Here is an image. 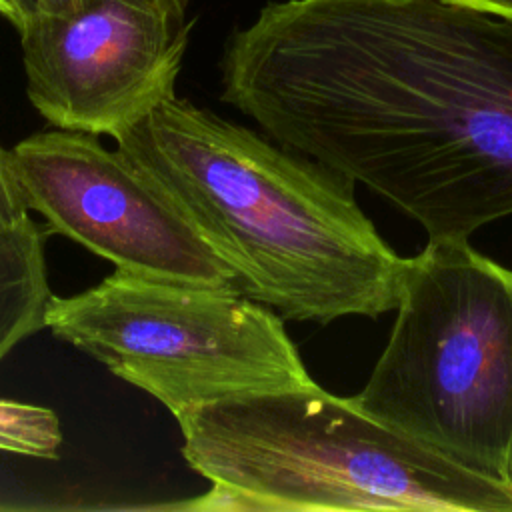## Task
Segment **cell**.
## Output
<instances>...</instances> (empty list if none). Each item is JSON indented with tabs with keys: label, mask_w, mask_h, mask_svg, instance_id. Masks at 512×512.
<instances>
[{
	"label": "cell",
	"mask_w": 512,
	"mask_h": 512,
	"mask_svg": "<svg viewBox=\"0 0 512 512\" xmlns=\"http://www.w3.org/2000/svg\"><path fill=\"white\" fill-rule=\"evenodd\" d=\"M220 72L226 104L428 240L512 214V18L450 0L268 2Z\"/></svg>",
	"instance_id": "obj_1"
},
{
	"label": "cell",
	"mask_w": 512,
	"mask_h": 512,
	"mask_svg": "<svg viewBox=\"0 0 512 512\" xmlns=\"http://www.w3.org/2000/svg\"><path fill=\"white\" fill-rule=\"evenodd\" d=\"M112 140L224 262L234 288L284 320L396 310L404 258L362 212L350 178L178 96Z\"/></svg>",
	"instance_id": "obj_2"
},
{
	"label": "cell",
	"mask_w": 512,
	"mask_h": 512,
	"mask_svg": "<svg viewBox=\"0 0 512 512\" xmlns=\"http://www.w3.org/2000/svg\"><path fill=\"white\" fill-rule=\"evenodd\" d=\"M182 456L210 482L188 504L234 512H512V486L468 470L316 382L196 406Z\"/></svg>",
	"instance_id": "obj_3"
},
{
	"label": "cell",
	"mask_w": 512,
	"mask_h": 512,
	"mask_svg": "<svg viewBox=\"0 0 512 512\" xmlns=\"http://www.w3.org/2000/svg\"><path fill=\"white\" fill-rule=\"evenodd\" d=\"M352 398L452 462L510 484L512 270L468 240H428L404 258L388 342Z\"/></svg>",
	"instance_id": "obj_4"
},
{
	"label": "cell",
	"mask_w": 512,
	"mask_h": 512,
	"mask_svg": "<svg viewBox=\"0 0 512 512\" xmlns=\"http://www.w3.org/2000/svg\"><path fill=\"white\" fill-rule=\"evenodd\" d=\"M46 328L174 418L242 394L314 384L284 318L236 288L114 270L78 294L52 296Z\"/></svg>",
	"instance_id": "obj_5"
},
{
	"label": "cell",
	"mask_w": 512,
	"mask_h": 512,
	"mask_svg": "<svg viewBox=\"0 0 512 512\" xmlns=\"http://www.w3.org/2000/svg\"><path fill=\"white\" fill-rule=\"evenodd\" d=\"M22 202L116 270L178 284L234 288L224 262L162 188L96 134L52 128L8 150Z\"/></svg>",
	"instance_id": "obj_6"
},
{
	"label": "cell",
	"mask_w": 512,
	"mask_h": 512,
	"mask_svg": "<svg viewBox=\"0 0 512 512\" xmlns=\"http://www.w3.org/2000/svg\"><path fill=\"white\" fill-rule=\"evenodd\" d=\"M190 28L188 0L32 8L18 28L28 100L54 128L114 138L176 96Z\"/></svg>",
	"instance_id": "obj_7"
},
{
	"label": "cell",
	"mask_w": 512,
	"mask_h": 512,
	"mask_svg": "<svg viewBox=\"0 0 512 512\" xmlns=\"http://www.w3.org/2000/svg\"><path fill=\"white\" fill-rule=\"evenodd\" d=\"M42 230L26 212L0 228V362L22 340L46 328L52 298Z\"/></svg>",
	"instance_id": "obj_8"
},
{
	"label": "cell",
	"mask_w": 512,
	"mask_h": 512,
	"mask_svg": "<svg viewBox=\"0 0 512 512\" xmlns=\"http://www.w3.org/2000/svg\"><path fill=\"white\" fill-rule=\"evenodd\" d=\"M60 420L54 410L0 398V450L36 458H58Z\"/></svg>",
	"instance_id": "obj_9"
},
{
	"label": "cell",
	"mask_w": 512,
	"mask_h": 512,
	"mask_svg": "<svg viewBox=\"0 0 512 512\" xmlns=\"http://www.w3.org/2000/svg\"><path fill=\"white\" fill-rule=\"evenodd\" d=\"M28 208L22 202L18 184L14 180L8 150L0 146V228L12 224L20 216H24Z\"/></svg>",
	"instance_id": "obj_10"
},
{
	"label": "cell",
	"mask_w": 512,
	"mask_h": 512,
	"mask_svg": "<svg viewBox=\"0 0 512 512\" xmlns=\"http://www.w3.org/2000/svg\"><path fill=\"white\" fill-rule=\"evenodd\" d=\"M34 8V0H0V14L8 18L16 28L22 26L28 12Z\"/></svg>",
	"instance_id": "obj_11"
},
{
	"label": "cell",
	"mask_w": 512,
	"mask_h": 512,
	"mask_svg": "<svg viewBox=\"0 0 512 512\" xmlns=\"http://www.w3.org/2000/svg\"><path fill=\"white\" fill-rule=\"evenodd\" d=\"M450 2H458V4H466L490 14H498V16H506L512 18V0H450Z\"/></svg>",
	"instance_id": "obj_12"
},
{
	"label": "cell",
	"mask_w": 512,
	"mask_h": 512,
	"mask_svg": "<svg viewBox=\"0 0 512 512\" xmlns=\"http://www.w3.org/2000/svg\"><path fill=\"white\" fill-rule=\"evenodd\" d=\"M80 4V0H34V10L40 12H64L72 10Z\"/></svg>",
	"instance_id": "obj_13"
},
{
	"label": "cell",
	"mask_w": 512,
	"mask_h": 512,
	"mask_svg": "<svg viewBox=\"0 0 512 512\" xmlns=\"http://www.w3.org/2000/svg\"><path fill=\"white\" fill-rule=\"evenodd\" d=\"M510 484H512V462H510Z\"/></svg>",
	"instance_id": "obj_14"
}]
</instances>
